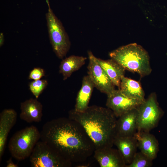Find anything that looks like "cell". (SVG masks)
Listing matches in <instances>:
<instances>
[{"instance_id": "1", "label": "cell", "mask_w": 167, "mask_h": 167, "mask_svg": "<svg viewBox=\"0 0 167 167\" xmlns=\"http://www.w3.org/2000/svg\"><path fill=\"white\" fill-rule=\"evenodd\" d=\"M40 133L41 140L72 163L86 161L95 150L94 143L82 126L68 117L48 121Z\"/></svg>"}, {"instance_id": "2", "label": "cell", "mask_w": 167, "mask_h": 167, "mask_svg": "<svg viewBox=\"0 0 167 167\" xmlns=\"http://www.w3.org/2000/svg\"><path fill=\"white\" fill-rule=\"evenodd\" d=\"M68 118L82 126L94 143L95 149L113 147L117 119L109 108L93 105L81 112L73 109L69 111Z\"/></svg>"}, {"instance_id": "3", "label": "cell", "mask_w": 167, "mask_h": 167, "mask_svg": "<svg viewBox=\"0 0 167 167\" xmlns=\"http://www.w3.org/2000/svg\"><path fill=\"white\" fill-rule=\"evenodd\" d=\"M109 56L126 70L136 72L142 77L152 71L148 52L136 43L121 46L109 52Z\"/></svg>"}, {"instance_id": "4", "label": "cell", "mask_w": 167, "mask_h": 167, "mask_svg": "<svg viewBox=\"0 0 167 167\" xmlns=\"http://www.w3.org/2000/svg\"><path fill=\"white\" fill-rule=\"evenodd\" d=\"M40 138V132L33 125L16 132L11 138L8 145L12 156L19 161L29 157Z\"/></svg>"}, {"instance_id": "5", "label": "cell", "mask_w": 167, "mask_h": 167, "mask_svg": "<svg viewBox=\"0 0 167 167\" xmlns=\"http://www.w3.org/2000/svg\"><path fill=\"white\" fill-rule=\"evenodd\" d=\"M46 1L49 9L46 19L50 42L57 56L62 59L70 49L71 42L62 23L50 8L48 0Z\"/></svg>"}, {"instance_id": "6", "label": "cell", "mask_w": 167, "mask_h": 167, "mask_svg": "<svg viewBox=\"0 0 167 167\" xmlns=\"http://www.w3.org/2000/svg\"><path fill=\"white\" fill-rule=\"evenodd\" d=\"M157 98L156 93H152L137 108V131L150 132L157 126L164 113Z\"/></svg>"}, {"instance_id": "7", "label": "cell", "mask_w": 167, "mask_h": 167, "mask_svg": "<svg viewBox=\"0 0 167 167\" xmlns=\"http://www.w3.org/2000/svg\"><path fill=\"white\" fill-rule=\"evenodd\" d=\"M29 160L33 167H70L72 164L41 140L35 145Z\"/></svg>"}, {"instance_id": "8", "label": "cell", "mask_w": 167, "mask_h": 167, "mask_svg": "<svg viewBox=\"0 0 167 167\" xmlns=\"http://www.w3.org/2000/svg\"><path fill=\"white\" fill-rule=\"evenodd\" d=\"M89 63L88 75L95 88L101 92L108 95L115 89L114 86L104 69L91 51L88 52Z\"/></svg>"}, {"instance_id": "9", "label": "cell", "mask_w": 167, "mask_h": 167, "mask_svg": "<svg viewBox=\"0 0 167 167\" xmlns=\"http://www.w3.org/2000/svg\"><path fill=\"white\" fill-rule=\"evenodd\" d=\"M107 96V107L112 111L117 118L137 108L143 101L129 97L118 89H114Z\"/></svg>"}, {"instance_id": "10", "label": "cell", "mask_w": 167, "mask_h": 167, "mask_svg": "<svg viewBox=\"0 0 167 167\" xmlns=\"http://www.w3.org/2000/svg\"><path fill=\"white\" fill-rule=\"evenodd\" d=\"M94 156L101 167H126L120 153L117 149L105 147L95 149Z\"/></svg>"}, {"instance_id": "11", "label": "cell", "mask_w": 167, "mask_h": 167, "mask_svg": "<svg viewBox=\"0 0 167 167\" xmlns=\"http://www.w3.org/2000/svg\"><path fill=\"white\" fill-rule=\"evenodd\" d=\"M138 111L137 108L123 114L117 119L116 135L134 136L137 131Z\"/></svg>"}, {"instance_id": "12", "label": "cell", "mask_w": 167, "mask_h": 167, "mask_svg": "<svg viewBox=\"0 0 167 167\" xmlns=\"http://www.w3.org/2000/svg\"><path fill=\"white\" fill-rule=\"evenodd\" d=\"M17 113L13 109H5L0 114V159L4 153L8 135L15 124Z\"/></svg>"}, {"instance_id": "13", "label": "cell", "mask_w": 167, "mask_h": 167, "mask_svg": "<svg viewBox=\"0 0 167 167\" xmlns=\"http://www.w3.org/2000/svg\"><path fill=\"white\" fill-rule=\"evenodd\" d=\"M140 151L153 160L159 151L158 142L150 132L137 131L134 135Z\"/></svg>"}, {"instance_id": "14", "label": "cell", "mask_w": 167, "mask_h": 167, "mask_svg": "<svg viewBox=\"0 0 167 167\" xmlns=\"http://www.w3.org/2000/svg\"><path fill=\"white\" fill-rule=\"evenodd\" d=\"M20 119L27 122H38L41 120L43 106L37 99L30 98L20 104Z\"/></svg>"}, {"instance_id": "15", "label": "cell", "mask_w": 167, "mask_h": 167, "mask_svg": "<svg viewBox=\"0 0 167 167\" xmlns=\"http://www.w3.org/2000/svg\"><path fill=\"white\" fill-rule=\"evenodd\" d=\"M113 145L117 147L126 165L129 164L137 152L138 148L137 141L135 136L116 135Z\"/></svg>"}, {"instance_id": "16", "label": "cell", "mask_w": 167, "mask_h": 167, "mask_svg": "<svg viewBox=\"0 0 167 167\" xmlns=\"http://www.w3.org/2000/svg\"><path fill=\"white\" fill-rule=\"evenodd\" d=\"M94 84L88 75L84 76L82 79L81 88L76 98L74 109L75 111L81 112L85 110L88 104L94 88Z\"/></svg>"}, {"instance_id": "17", "label": "cell", "mask_w": 167, "mask_h": 167, "mask_svg": "<svg viewBox=\"0 0 167 167\" xmlns=\"http://www.w3.org/2000/svg\"><path fill=\"white\" fill-rule=\"evenodd\" d=\"M96 59L113 85L119 88L126 70L111 58L104 60L96 58Z\"/></svg>"}, {"instance_id": "18", "label": "cell", "mask_w": 167, "mask_h": 167, "mask_svg": "<svg viewBox=\"0 0 167 167\" xmlns=\"http://www.w3.org/2000/svg\"><path fill=\"white\" fill-rule=\"evenodd\" d=\"M118 89L129 97L143 101L145 99L144 91L139 82L125 76L122 78Z\"/></svg>"}, {"instance_id": "19", "label": "cell", "mask_w": 167, "mask_h": 167, "mask_svg": "<svg viewBox=\"0 0 167 167\" xmlns=\"http://www.w3.org/2000/svg\"><path fill=\"white\" fill-rule=\"evenodd\" d=\"M86 57L83 56L71 55L63 59L59 67V72L63 80L67 79L74 72L79 70L85 63Z\"/></svg>"}, {"instance_id": "20", "label": "cell", "mask_w": 167, "mask_h": 167, "mask_svg": "<svg viewBox=\"0 0 167 167\" xmlns=\"http://www.w3.org/2000/svg\"><path fill=\"white\" fill-rule=\"evenodd\" d=\"M153 160L141 152H136L131 162L126 167H151Z\"/></svg>"}, {"instance_id": "21", "label": "cell", "mask_w": 167, "mask_h": 167, "mask_svg": "<svg viewBox=\"0 0 167 167\" xmlns=\"http://www.w3.org/2000/svg\"><path fill=\"white\" fill-rule=\"evenodd\" d=\"M48 84V81L45 79L33 80L29 84V89L36 99H37Z\"/></svg>"}, {"instance_id": "22", "label": "cell", "mask_w": 167, "mask_h": 167, "mask_svg": "<svg viewBox=\"0 0 167 167\" xmlns=\"http://www.w3.org/2000/svg\"><path fill=\"white\" fill-rule=\"evenodd\" d=\"M45 75V71L44 69L40 67H35L30 72L28 79L33 80H38L40 79Z\"/></svg>"}, {"instance_id": "23", "label": "cell", "mask_w": 167, "mask_h": 167, "mask_svg": "<svg viewBox=\"0 0 167 167\" xmlns=\"http://www.w3.org/2000/svg\"><path fill=\"white\" fill-rule=\"evenodd\" d=\"M6 167H18V165L15 164L12 161L11 158H10L6 161Z\"/></svg>"}, {"instance_id": "24", "label": "cell", "mask_w": 167, "mask_h": 167, "mask_svg": "<svg viewBox=\"0 0 167 167\" xmlns=\"http://www.w3.org/2000/svg\"><path fill=\"white\" fill-rule=\"evenodd\" d=\"M4 41V36L2 33L0 34V46L1 47L3 45Z\"/></svg>"}]
</instances>
